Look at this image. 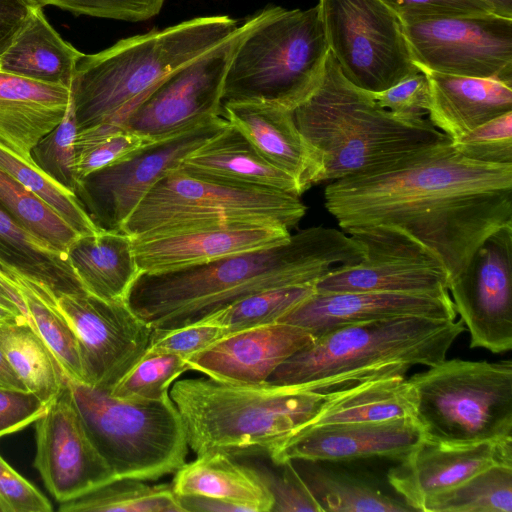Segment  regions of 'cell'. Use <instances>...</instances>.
I'll return each mask as SVG.
<instances>
[{
	"label": "cell",
	"mask_w": 512,
	"mask_h": 512,
	"mask_svg": "<svg viewBox=\"0 0 512 512\" xmlns=\"http://www.w3.org/2000/svg\"><path fill=\"white\" fill-rule=\"evenodd\" d=\"M324 204L347 234L402 230L441 258L451 280L487 237L512 223V165L469 159L448 140L386 169L329 182Z\"/></svg>",
	"instance_id": "obj_1"
},
{
	"label": "cell",
	"mask_w": 512,
	"mask_h": 512,
	"mask_svg": "<svg viewBox=\"0 0 512 512\" xmlns=\"http://www.w3.org/2000/svg\"><path fill=\"white\" fill-rule=\"evenodd\" d=\"M363 257V246L351 235L313 226L269 248L174 271L140 273L125 302L152 329L174 330L203 323L261 291L315 284Z\"/></svg>",
	"instance_id": "obj_2"
},
{
	"label": "cell",
	"mask_w": 512,
	"mask_h": 512,
	"mask_svg": "<svg viewBox=\"0 0 512 512\" xmlns=\"http://www.w3.org/2000/svg\"><path fill=\"white\" fill-rule=\"evenodd\" d=\"M293 114L321 160L322 182L377 172L451 140L424 117L381 107L345 78L330 51L319 83Z\"/></svg>",
	"instance_id": "obj_3"
},
{
	"label": "cell",
	"mask_w": 512,
	"mask_h": 512,
	"mask_svg": "<svg viewBox=\"0 0 512 512\" xmlns=\"http://www.w3.org/2000/svg\"><path fill=\"white\" fill-rule=\"evenodd\" d=\"M465 330L461 319L420 316L342 326L296 352L266 382L327 394L374 378L405 376L412 366L444 361Z\"/></svg>",
	"instance_id": "obj_4"
},
{
	"label": "cell",
	"mask_w": 512,
	"mask_h": 512,
	"mask_svg": "<svg viewBox=\"0 0 512 512\" xmlns=\"http://www.w3.org/2000/svg\"><path fill=\"white\" fill-rule=\"evenodd\" d=\"M237 28L227 15L202 16L82 53L70 87L78 130L100 123L123 126L162 80Z\"/></svg>",
	"instance_id": "obj_5"
},
{
	"label": "cell",
	"mask_w": 512,
	"mask_h": 512,
	"mask_svg": "<svg viewBox=\"0 0 512 512\" xmlns=\"http://www.w3.org/2000/svg\"><path fill=\"white\" fill-rule=\"evenodd\" d=\"M197 455L222 451L270 457L298 434L329 393L295 386L235 384L207 376L176 380L169 391Z\"/></svg>",
	"instance_id": "obj_6"
},
{
	"label": "cell",
	"mask_w": 512,
	"mask_h": 512,
	"mask_svg": "<svg viewBox=\"0 0 512 512\" xmlns=\"http://www.w3.org/2000/svg\"><path fill=\"white\" fill-rule=\"evenodd\" d=\"M328 54L317 5L266 7L251 17L233 53L222 104L266 102L293 111L319 83Z\"/></svg>",
	"instance_id": "obj_7"
},
{
	"label": "cell",
	"mask_w": 512,
	"mask_h": 512,
	"mask_svg": "<svg viewBox=\"0 0 512 512\" xmlns=\"http://www.w3.org/2000/svg\"><path fill=\"white\" fill-rule=\"evenodd\" d=\"M306 209L295 194L228 183L179 166L151 188L120 232L136 238L208 227L290 229Z\"/></svg>",
	"instance_id": "obj_8"
},
{
	"label": "cell",
	"mask_w": 512,
	"mask_h": 512,
	"mask_svg": "<svg viewBox=\"0 0 512 512\" xmlns=\"http://www.w3.org/2000/svg\"><path fill=\"white\" fill-rule=\"evenodd\" d=\"M423 439L466 446L512 440V362L444 360L408 379Z\"/></svg>",
	"instance_id": "obj_9"
},
{
	"label": "cell",
	"mask_w": 512,
	"mask_h": 512,
	"mask_svg": "<svg viewBox=\"0 0 512 512\" xmlns=\"http://www.w3.org/2000/svg\"><path fill=\"white\" fill-rule=\"evenodd\" d=\"M67 382L85 430L115 479L154 481L186 463V431L170 395L119 398L68 377Z\"/></svg>",
	"instance_id": "obj_10"
},
{
	"label": "cell",
	"mask_w": 512,
	"mask_h": 512,
	"mask_svg": "<svg viewBox=\"0 0 512 512\" xmlns=\"http://www.w3.org/2000/svg\"><path fill=\"white\" fill-rule=\"evenodd\" d=\"M329 51L355 86L384 91L421 72L397 15L381 0H319Z\"/></svg>",
	"instance_id": "obj_11"
},
{
	"label": "cell",
	"mask_w": 512,
	"mask_h": 512,
	"mask_svg": "<svg viewBox=\"0 0 512 512\" xmlns=\"http://www.w3.org/2000/svg\"><path fill=\"white\" fill-rule=\"evenodd\" d=\"M421 72L512 84V17L495 13L401 23Z\"/></svg>",
	"instance_id": "obj_12"
},
{
	"label": "cell",
	"mask_w": 512,
	"mask_h": 512,
	"mask_svg": "<svg viewBox=\"0 0 512 512\" xmlns=\"http://www.w3.org/2000/svg\"><path fill=\"white\" fill-rule=\"evenodd\" d=\"M227 123L224 117L217 116L155 140L128 157L79 179L74 193L99 229L120 232L151 188Z\"/></svg>",
	"instance_id": "obj_13"
},
{
	"label": "cell",
	"mask_w": 512,
	"mask_h": 512,
	"mask_svg": "<svg viewBox=\"0 0 512 512\" xmlns=\"http://www.w3.org/2000/svg\"><path fill=\"white\" fill-rule=\"evenodd\" d=\"M349 235L363 246V259L322 277L315 283L316 293L448 291L450 277L441 258L402 230L374 226Z\"/></svg>",
	"instance_id": "obj_14"
},
{
	"label": "cell",
	"mask_w": 512,
	"mask_h": 512,
	"mask_svg": "<svg viewBox=\"0 0 512 512\" xmlns=\"http://www.w3.org/2000/svg\"><path fill=\"white\" fill-rule=\"evenodd\" d=\"M250 24L251 17L214 48L168 75L134 109L123 126L159 140L222 116L227 69Z\"/></svg>",
	"instance_id": "obj_15"
},
{
	"label": "cell",
	"mask_w": 512,
	"mask_h": 512,
	"mask_svg": "<svg viewBox=\"0 0 512 512\" xmlns=\"http://www.w3.org/2000/svg\"><path fill=\"white\" fill-rule=\"evenodd\" d=\"M56 301L77 335L83 382L110 392L145 354L153 329L125 301L87 292Z\"/></svg>",
	"instance_id": "obj_16"
},
{
	"label": "cell",
	"mask_w": 512,
	"mask_h": 512,
	"mask_svg": "<svg viewBox=\"0 0 512 512\" xmlns=\"http://www.w3.org/2000/svg\"><path fill=\"white\" fill-rule=\"evenodd\" d=\"M455 311L470 347L502 353L512 348V223L493 232L450 280Z\"/></svg>",
	"instance_id": "obj_17"
},
{
	"label": "cell",
	"mask_w": 512,
	"mask_h": 512,
	"mask_svg": "<svg viewBox=\"0 0 512 512\" xmlns=\"http://www.w3.org/2000/svg\"><path fill=\"white\" fill-rule=\"evenodd\" d=\"M34 467L60 503L115 479L90 440L66 385L35 421Z\"/></svg>",
	"instance_id": "obj_18"
},
{
	"label": "cell",
	"mask_w": 512,
	"mask_h": 512,
	"mask_svg": "<svg viewBox=\"0 0 512 512\" xmlns=\"http://www.w3.org/2000/svg\"><path fill=\"white\" fill-rule=\"evenodd\" d=\"M456 315L448 291L441 294L315 292L278 322L301 327L315 339L350 324L405 316L455 320Z\"/></svg>",
	"instance_id": "obj_19"
},
{
	"label": "cell",
	"mask_w": 512,
	"mask_h": 512,
	"mask_svg": "<svg viewBox=\"0 0 512 512\" xmlns=\"http://www.w3.org/2000/svg\"><path fill=\"white\" fill-rule=\"evenodd\" d=\"M423 435L412 417L312 427L289 439L269 458L286 461H344L370 457L403 458Z\"/></svg>",
	"instance_id": "obj_20"
},
{
	"label": "cell",
	"mask_w": 512,
	"mask_h": 512,
	"mask_svg": "<svg viewBox=\"0 0 512 512\" xmlns=\"http://www.w3.org/2000/svg\"><path fill=\"white\" fill-rule=\"evenodd\" d=\"M313 340L301 327L275 322L229 333L187 362L190 370L217 381L259 384Z\"/></svg>",
	"instance_id": "obj_21"
},
{
	"label": "cell",
	"mask_w": 512,
	"mask_h": 512,
	"mask_svg": "<svg viewBox=\"0 0 512 512\" xmlns=\"http://www.w3.org/2000/svg\"><path fill=\"white\" fill-rule=\"evenodd\" d=\"M289 229L276 226L208 227L132 238L140 273H160L287 241Z\"/></svg>",
	"instance_id": "obj_22"
},
{
	"label": "cell",
	"mask_w": 512,
	"mask_h": 512,
	"mask_svg": "<svg viewBox=\"0 0 512 512\" xmlns=\"http://www.w3.org/2000/svg\"><path fill=\"white\" fill-rule=\"evenodd\" d=\"M497 463H512V440L450 446L423 439L387 477L403 501L420 511L428 498Z\"/></svg>",
	"instance_id": "obj_23"
},
{
	"label": "cell",
	"mask_w": 512,
	"mask_h": 512,
	"mask_svg": "<svg viewBox=\"0 0 512 512\" xmlns=\"http://www.w3.org/2000/svg\"><path fill=\"white\" fill-rule=\"evenodd\" d=\"M222 116L264 159L292 176L302 193L322 182L321 160L300 133L292 110L266 102H226Z\"/></svg>",
	"instance_id": "obj_24"
},
{
	"label": "cell",
	"mask_w": 512,
	"mask_h": 512,
	"mask_svg": "<svg viewBox=\"0 0 512 512\" xmlns=\"http://www.w3.org/2000/svg\"><path fill=\"white\" fill-rule=\"evenodd\" d=\"M70 98L64 85L0 71V142L32 162V148L59 124Z\"/></svg>",
	"instance_id": "obj_25"
},
{
	"label": "cell",
	"mask_w": 512,
	"mask_h": 512,
	"mask_svg": "<svg viewBox=\"0 0 512 512\" xmlns=\"http://www.w3.org/2000/svg\"><path fill=\"white\" fill-rule=\"evenodd\" d=\"M428 80V120L451 140L512 111V84L493 79L423 72Z\"/></svg>",
	"instance_id": "obj_26"
},
{
	"label": "cell",
	"mask_w": 512,
	"mask_h": 512,
	"mask_svg": "<svg viewBox=\"0 0 512 512\" xmlns=\"http://www.w3.org/2000/svg\"><path fill=\"white\" fill-rule=\"evenodd\" d=\"M180 166L228 183L302 194L292 176L264 159L229 123L189 154Z\"/></svg>",
	"instance_id": "obj_27"
},
{
	"label": "cell",
	"mask_w": 512,
	"mask_h": 512,
	"mask_svg": "<svg viewBox=\"0 0 512 512\" xmlns=\"http://www.w3.org/2000/svg\"><path fill=\"white\" fill-rule=\"evenodd\" d=\"M67 255L84 290L107 301H125L140 274L132 238L122 232L101 229L79 236Z\"/></svg>",
	"instance_id": "obj_28"
},
{
	"label": "cell",
	"mask_w": 512,
	"mask_h": 512,
	"mask_svg": "<svg viewBox=\"0 0 512 512\" xmlns=\"http://www.w3.org/2000/svg\"><path fill=\"white\" fill-rule=\"evenodd\" d=\"M176 495H201L246 505L254 512H271L273 497L250 464L222 451H209L186 462L171 484Z\"/></svg>",
	"instance_id": "obj_29"
},
{
	"label": "cell",
	"mask_w": 512,
	"mask_h": 512,
	"mask_svg": "<svg viewBox=\"0 0 512 512\" xmlns=\"http://www.w3.org/2000/svg\"><path fill=\"white\" fill-rule=\"evenodd\" d=\"M81 55L36 7L3 54L0 71L70 88Z\"/></svg>",
	"instance_id": "obj_30"
},
{
	"label": "cell",
	"mask_w": 512,
	"mask_h": 512,
	"mask_svg": "<svg viewBox=\"0 0 512 512\" xmlns=\"http://www.w3.org/2000/svg\"><path fill=\"white\" fill-rule=\"evenodd\" d=\"M0 267L42 286L56 299L86 292L67 253L32 235L1 207Z\"/></svg>",
	"instance_id": "obj_31"
},
{
	"label": "cell",
	"mask_w": 512,
	"mask_h": 512,
	"mask_svg": "<svg viewBox=\"0 0 512 512\" xmlns=\"http://www.w3.org/2000/svg\"><path fill=\"white\" fill-rule=\"evenodd\" d=\"M412 416L413 394L408 379L405 376L379 377L329 393L299 433L320 425Z\"/></svg>",
	"instance_id": "obj_32"
},
{
	"label": "cell",
	"mask_w": 512,
	"mask_h": 512,
	"mask_svg": "<svg viewBox=\"0 0 512 512\" xmlns=\"http://www.w3.org/2000/svg\"><path fill=\"white\" fill-rule=\"evenodd\" d=\"M0 349L27 390L46 405L66 385L61 364L27 320L0 324Z\"/></svg>",
	"instance_id": "obj_33"
},
{
	"label": "cell",
	"mask_w": 512,
	"mask_h": 512,
	"mask_svg": "<svg viewBox=\"0 0 512 512\" xmlns=\"http://www.w3.org/2000/svg\"><path fill=\"white\" fill-rule=\"evenodd\" d=\"M310 464L295 468L319 504L321 512H407L404 501L344 472ZM294 464V463H293Z\"/></svg>",
	"instance_id": "obj_34"
},
{
	"label": "cell",
	"mask_w": 512,
	"mask_h": 512,
	"mask_svg": "<svg viewBox=\"0 0 512 512\" xmlns=\"http://www.w3.org/2000/svg\"><path fill=\"white\" fill-rule=\"evenodd\" d=\"M5 272L23 297L28 322L53 352L66 376L83 382L77 335L58 307L57 299L42 286L17 274Z\"/></svg>",
	"instance_id": "obj_35"
},
{
	"label": "cell",
	"mask_w": 512,
	"mask_h": 512,
	"mask_svg": "<svg viewBox=\"0 0 512 512\" xmlns=\"http://www.w3.org/2000/svg\"><path fill=\"white\" fill-rule=\"evenodd\" d=\"M61 512H183L171 484L113 479L59 503Z\"/></svg>",
	"instance_id": "obj_36"
},
{
	"label": "cell",
	"mask_w": 512,
	"mask_h": 512,
	"mask_svg": "<svg viewBox=\"0 0 512 512\" xmlns=\"http://www.w3.org/2000/svg\"><path fill=\"white\" fill-rule=\"evenodd\" d=\"M422 512H512V463H497L422 504Z\"/></svg>",
	"instance_id": "obj_37"
},
{
	"label": "cell",
	"mask_w": 512,
	"mask_h": 512,
	"mask_svg": "<svg viewBox=\"0 0 512 512\" xmlns=\"http://www.w3.org/2000/svg\"><path fill=\"white\" fill-rule=\"evenodd\" d=\"M0 207L32 235L59 251L67 253L81 236L53 208L2 169Z\"/></svg>",
	"instance_id": "obj_38"
},
{
	"label": "cell",
	"mask_w": 512,
	"mask_h": 512,
	"mask_svg": "<svg viewBox=\"0 0 512 512\" xmlns=\"http://www.w3.org/2000/svg\"><path fill=\"white\" fill-rule=\"evenodd\" d=\"M0 169L53 208L81 236L101 230L91 220L73 191L66 189L34 163L1 142Z\"/></svg>",
	"instance_id": "obj_39"
},
{
	"label": "cell",
	"mask_w": 512,
	"mask_h": 512,
	"mask_svg": "<svg viewBox=\"0 0 512 512\" xmlns=\"http://www.w3.org/2000/svg\"><path fill=\"white\" fill-rule=\"evenodd\" d=\"M314 293L315 284L284 286L261 291L226 307L203 323L221 327L228 334L275 323Z\"/></svg>",
	"instance_id": "obj_40"
},
{
	"label": "cell",
	"mask_w": 512,
	"mask_h": 512,
	"mask_svg": "<svg viewBox=\"0 0 512 512\" xmlns=\"http://www.w3.org/2000/svg\"><path fill=\"white\" fill-rule=\"evenodd\" d=\"M153 141L114 123H100L79 129L75 141L77 181L128 157Z\"/></svg>",
	"instance_id": "obj_41"
},
{
	"label": "cell",
	"mask_w": 512,
	"mask_h": 512,
	"mask_svg": "<svg viewBox=\"0 0 512 512\" xmlns=\"http://www.w3.org/2000/svg\"><path fill=\"white\" fill-rule=\"evenodd\" d=\"M187 359L167 353H145L109 392L119 398L159 400L189 371Z\"/></svg>",
	"instance_id": "obj_42"
},
{
	"label": "cell",
	"mask_w": 512,
	"mask_h": 512,
	"mask_svg": "<svg viewBox=\"0 0 512 512\" xmlns=\"http://www.w3.org/2000/svg\"><path fill=\"white\" fill-rule=\"evenodd\" d=\"M78 125L72 96L64 117L31 150L32 162L43 172L74 192L75 141Z\"/></svg>",
	"instance_id": "obj_43"
},
{
	"label": "cell",
	"mask_w": 512,
	"mask_h": 512,
	"mask_svg": "<svg viewBox=\"0 0 512 512\" xmlns=\"http://www.w3.org/2000/svg\"><path fill=\"white\" fill-rule=\"evenodd\" d=\"M463 156L491 164L512 165V111L451 140Z\"/></svg>",
	"instance_id": "obj_44"
},
{
	"label": "cell",
	"mask_w": 512,
	"mask_h": 512,
	"mask_svg": "<svg viewBox=\"0 0 512 512\" xmlns=\"http://www.w3.org/2000/svg\"><path fill=\"white\" fill-rule=\"evenodd\" d=\"M263 479L273 497L271 512H321V508L292 461L281 465L275 473L264 465H252Z\"/></svg>",
	"instance_id": "obj_45"
},
{
	"label": "cell",
	"mask_w": 512,
	"mask_h": 512,
	"mask_svg": "<svg viewBox=\"0 0 512 512\" xmlns=\"http://www.w3.org/2000/svg\"><path fill=\"white\" fill-rule=\"evenodd\" d=\"M38 7L53 5L76 15H87L128 22L156 16L165 0H32Z\"/></svg>",
	"instance_id": "obj_46"
},
{
	"label": "cell",
	"mask_w": 512,
	"mask_h": 512,
	"mask_svg": "<svg viewBox=\"0 0 512 512\" xmlns=\"http://www.w3.org/2000/svg\"><path fill=\"white\" fill-rule=\"evenodd\" d=\"M227 334L223 328L209 323L167 331L153 329L145 353L175 354L188 359Z\"/></svg>",
	"instance_id": "obj_47"
},
{
	"label": "cell",
	"mask_w": 512,
	"mask_h": 512,
	"mask_svg": "<svg viewBox=\"0 0 512 512\" xmlns=\"http://www.w3.org/2000/svg\"><path fill=\"white\" fill-rule=\"evenodd\" d=\"M401 23L422 19L495 13L484 0H381Z\"/></svg>",
	"instance_id": "obj_48"
},
{
	"label": "cell",
	"mask_w": 512,
	"mask_h": 512,
	"mask_svg": "<svg viewBox=\"0 0 512 512\" xmlns=\"http://www.w3.org/2000/svg\"><path fill=\"white\" fill-rule=\"evenodd\" d=\"M372 94L381 107L395 114L424 117L428 113L429 84L423 72L413 74L384 91Z\"/></svg>",
	"instance_id": "obj_49"
},
{
	"label": "cell",
	"mask_w": 512,
	"mask_h": 512,
	"mask_svg": "<svg viewBox=\"0 0 512 512\" xmlns=\"http://www.w3.org/2000/svg\"><path fill=\"white\" fill-rule=\"evenodd\" d=\"M50 501L0 456V511L51 512Z\"/></svg>",
	"instance_id": "obj_50"
},
{
	"label": "cell",
	"mask_w": 512,
	"mask_h": 512,
	"mask_svg": "<svg viewBox=\"0 0 512 512\" xmlns=\"http://www.w3.org/2000/svg\"><path fill=\"white\" fill-rule=\"evenodd\" d=\"M46 409L32 392L0 389V438L35 423Z\"/></svg>",
	"instance_id": "obj_51"
},
{
	"label": "cell",
	"mask_w": 512,
	"mask_h": 512,
	"mask_svg": "<svg viewBox=\"0 0 512 512\" xmlns=\"http://www.w3.org/2000/svg\"><path fill=\"white\" fill-rule=\"evenodd\" d=\"M36 7L32 0H0V60Z\"/></svg>",
	"instance_id": "obj_52"
},
{
	"label": "cell",
	"mask_w": 512,
	"mask_h": 512,
	"mask_svg": "<svg viewBox=\"0 0 512 512\" xmlns=\"http://www.w3.org/2000/svg\"><path fill=\"white\" fill-rule=\"evenodd\" d=\"M183 512H254L235 502L201 495H177Z\"/></svg>",
	"instance_id": "obj_53"
},
{
	"label": "cell",
	"mask_w": 512,
	"mask_h": 512,
	"mask_svg": "<svg viewBox=\"0 0 512 512\" xmlns=\"http://www.w3.org/2000/svg\"><path fill=\"white\" fill-rule=\"evenodd\" d=\"M0 305L27 320L23 297L7 273L0 267Z\"/></svg>",
	"instance_id": "obj_54"
},
{
	"label": "cell",
	"mask_w": 512,
	"mask_h": 512,
	"mask_svg": "<svg viewBox=\"0 0 512 512\" xmlns=\"http://www.w3.org/2000/svg\"><path fill=\"white\" fill-rule=\"evenodd\" d=\"M0 389L28 391L0 349Z\"/></svg>",
	"instance_id": "obj_55"
},
{
	"label": "cell",
	"mask_w": 512,
	"mask_h": 512,
	"mask_svg": "<svg viewBox=\"0 0 512 512\" xmlns=\"http://www.w3.org/2000/svg\"><path fill=\"white\" fill-rule=\"evenodd\" d=\"M489 3L498 15L512 17V0H484Z\"/></svg>",
	"instance_id": "obj_56"
},
{
	"label": "cell",
	"mask_w": 512,
	"mask_h": 512,
	"mask_svg": "<svg viewBox=\"0 0 512 512\" xmlns=\"http://www.w3.org/2000/svg\"><path fill=\"white\" fill-rule=\"evenodd\" d=\"M19 320H26V319H23V318L15 315L11 311L5 309L4 307H2L0 305V324L5 323V322L19 321Z\"/></svg>",
	"instance_id": "obj_57"
}]
</instances>
